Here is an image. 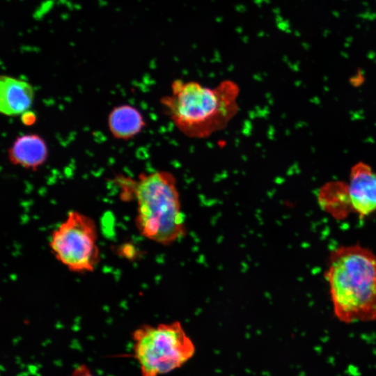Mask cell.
<instances>
[{
  "mask_svg": "<svg viewBox=\"0 0 376 376\" xmlns=\"http://www.w3.org/2000/svg\"><path fill=\"white\" fill-rule=\"evenodd\" d=\"M33 87L27 81L11 76L0 78V111L3 115H22L32 105Z\"/></svg>",
  "mask_w": 376,
  "mask_h": 376,
  "instance_id": "7",
  "label": "cell"
},
{
  "mask_svg": "<svg viewBox=\"0 0 376 376\" xmlns=\"http://www.w3.org/2000/svg\"><path fill=\"white\" fill-rule=\"evenodd\" d=\"M335 316L351 324L376 320V254L359 244L329 255L325 272Z\"/></svg>",
  "mask_w": 376,
  "mask_h": 376,
  "instance_id": "1",
  "label": "cell"
},
{
  "mask_svg": "<svg viewBox=\"0 0 376 376\" xmlns=\"http://www.w3.org/2000/svg\"><path fill=\"white\" fill-rule=\"evenodd\" d=\"M141 113L135 107L120 105L113 109L108 117L112 135L119 139H130L139 134L145 127Z\"/></svg>",
  "mask_w": 376,
  "mask_h": 376,
  "instance_id": "9",
  "label": "cell"
},
{
  "mask_svg": "<svg viewBox=\"0 0 376 376\" xmlns=\"http://www.w3.org/2000/svg\"><path fill=\"white\" fill-rule=\"evenodd\" d=\"M22 121L24 124L30 125L35 122V115L29 111H26L22 114Z\"/></svg>",
  "mask_w": 376,
  "mask_h": 376,
  "instance_id": "11",
  "label": "cell"
},
{
  "mask_svg": "<svg viewBox=\"0 0 376 376\" xmlns=\"http://www.w3.org/2000/svg\"><path fill=\"white\" fill-rule=\"evenodd\" d=\"M47 157L48 149L45 141L36 134L18 136L8 150L10 162L26 169H35L40 166Z\"/></svg>",
  "mask_w": 376,
  "mask_h": 376,
  "instance_id": "8",
  "label": "cell"
},
{
  "mask_svg": "<svg viewBox=\"0 0 376 376\" xmlns=\"http://www.w3.org/2000/svg\"><path fill=\"white\" fill-rule=\"evenodd\" d=\"M240 89L229 81L215 87L175 80L161 99L166 113L184 135L204 139L224 129L237 114Z\"/></svg>",
  "mask_w": 376,
  "mask_h": 376,
  "instance_id": "2",
  "label": "cell"
},
{
  "mask_svg": "<svg viewBox=\"0 0 376 376\" xmlns=\"http://www.w3.org/2000/svg\"><path fill=\"white\" fill-rule=\"evenodd\" d=\"M133 357L141 376H162L185 365L195 345L180 322L144 324L132 334Z\"/></svg>",
  "mask_w": 376,
  "mask_h": 376,
  "instance_id": "4",
  "label": "cell"
},
{
  "mask_svg": "<svg viewBox=\"0 0 376 376\" xmlns=\"http://www.w3.org/2000/svg\"><path fill=\"white\" fill-rule=\"evenodd\" d=\"M70 376H94L90 369L85 365L77 366Z\"/></svg>",
  "mask_w": 376,
  "mask_h": 376,
  "instance_id": "10",
  "label": "cell"
},
{
  "mask_svg": "<svg viewBox=\"0 0 376 376\" xmlns=\"http://www.w3.org/2000/svg\"><path fill=\"white\" fill-rule=\"evenodd\" d=\"M134 194L135 224L143 237L167 246L185 235V217L173 174L164 171L143 174L135 184Z\"/></svg>",
  "mask_w": 376,
  "mask_h": 376,
  "instance_id": "3",
  "label": "cell"
},
{
  "mask_svg": "<svg viewBox=\"0 0 376 376\" xmlns=\"http://www.w3.org/2000/svg\"><path fill=\"white\" fill-rule=\"evenodd\" d=\"M49 246L56 259L72 272H91L99 263L95 223L77 211L70 212L52 232Z\"/></svg>",
  "mask_w": 376,
  "mask_h": 376,
  "instance_id": "5",
  "label": "cell"
},
{
  "mask_svg": "<svg viewBox=\"0 0 376 376\" xmlns=\"http://www.w3.org/2000/svg\"><path fill=\"white\" fill-rule=\"evenodd\" d=\"M318 200L324 212L338 219L376 213V172L359 162L351 169L347 182L326 184L318 192Z\"/></svg>",
  "mask_w": 376,
  "mask_h": 376,
  "instance_id": "6",
  "label": "cell"
}]
</instances>
